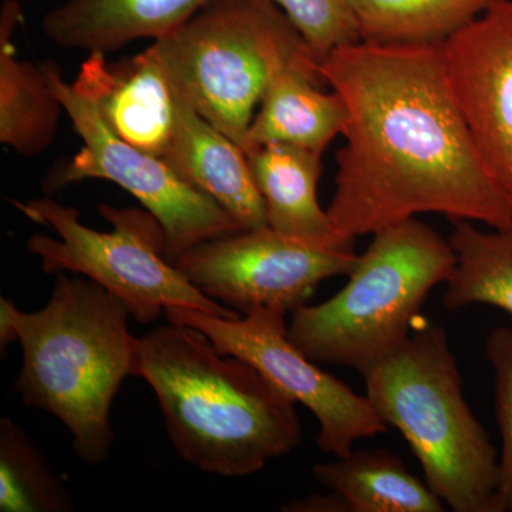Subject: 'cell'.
<instances>
[{
	"instance_id": "obj_18",
	"label": "cell",
	"mask_w": 512,
	"mask_h": 512,
	"mask_svg": "<svg viewBox=\"0 0 512 512\" xmlns=\"http://www.w3.org/2000/svg\"><path fill=\"white\" fill-rule=\"evenodd\" d=\"M313 477L338 494L349 512H443L446 504L392 451L353 450L316 464Z\"/></svg>"
},
{
	"instance_id": "obj_2",
	"label": "cell",
	"mask_w": 512,
	"mask_h": 512,
	"mask_svg": "<svg viewBox=\"0 0 512 512\" xmlns=\"http://www.w3.org/2000/svg\"><path fill=\"white\" fill-rule=\"evenodd\" d=\"M134 376L156 393L178 456L204 473L252 476L301 441L291 397L191 326L168 322L138 338Z\"/></svg>"
},
{
	"instance_id": "obj_14",
	"label": "cell",
	"mask_w": 512,
	"mask_h": 512,
	"mask_svg": "<svg viewBox=\"0 0 512 512\" xmlns=\"http://www.w3.org/2000/svg\"><path fill=\"white\" fill-rule=\"evenodd\" d=\"M214 0H66L42 29L63 49L111 52L141 39H164Z\"/></svg>"
},
{
	"instance_id": "obj_11",
	"label": "cell",
	"mask_w": 512,
	"mask_h": 512,
	"mask_svg": "<svg viewBox=\"0 0 512 512\" xmlns=\"http://www.w3.org/2000/svg\"><path fill=\"white\" fill-rule=\"evenodd\" d=\"M451 94L488 170L512 201V0L441 43Z\"/></svg>"
},
{
	"instance_id": "obj_8",
	"label": "cell",
	"mask_w": 512,
	"mask_h": 512,
	"mask_svg": "<svg viewBox=\"0 0 512 512\" xmlns=\"http://www.w3.org/2000/svg\"><path fill=\"white\" fill-rule=\"evenodd\" d=\"M42 67L83 141L82 150L72 160L47 175V192L84 180L119 185L160 222L167 241V259L173 264L178 256L202 242L244 231L220 204L181 180L163 158L114 136L92 104L63 79L55 63L43 62Z\"/></svg>"
},
{
	"instance_id": "obj_24",
	"label": "cell",
	"mask_w": 512,
	"mask_h": 512,
	"mask_svg": "<svg viewBox=\"0 0 512 512\" xmlns=\"http://www.w3.org/2000/svg\"><path fill=\"white\" fill-rule=\"evenodd\" d=\"M282 511L289 512H349L345 501L338 494L311 495L305 500L292 501L282 507Z\"/></svg>"
},
{
	"instance_id": "obj_23",
	"label": "cell",
	"mask_w": 512,
	"mask_h": 512,
	"mask_svg": "<svg viewBox=\"0 0 512 512\" xmlns=\"http://www.w3.org/2000/svg\"><path fill=\"white\" fill-rule=\"evenodd\" d=\"M284 10L322 62L336 47L357 42L355 20L346 0H272Z\"/></svg>"
},
{
	"instance_id": "obj_21",
	"label": "cell",
	"mask_w": 512,
	"mask_h": 512,
	"mask_svg": "<svg viewBox=\"0 0 512 512\" xmlns=\"http://www.w3.org/2000/svg\"><path fill=\"white\" fill-rule=\"evenodd\" d=\"M72 495L28 434L9 417L0 419V511L66 512Z\"/></svg>"
},
{
	"instance_id": "obj_3",
	"label": "cell",
	"mask_w": 512,
	"mask_h": 512,
	"mask_svg": "<svg viewBox=\"0 0 512 512\" xmlns=\"http://www.w3.org/2000/svg\"><path fill=\"white\" fill-rule=\"evenodd\" d=\"M126 303L86 276L59 272L49 302L36 312L0 299V346L19 342L23 366L15 389L29 407L66 426L84 463L109 457L111 404L136 369L138 338Z\"/></svg>"
},
{
	"instance_id": "obj_17",
	"label": "cell",
	"mask_w": 512,
	"mask_h": 512,
	"mask_svg": "<svg viewBox=\"0 0 512 512\" xmlns=\"http://www.w3.org/2000/svg\"><path fill=\"white\" fill-rule=\"evenodd\" d=\"M23 19L19 0L0 10V143L23 157L45 153L64 111L42 63L19 59L13 35Z\"/></svg>"
},
{
	"instance_id": "obj_5",
	"label": "cell",
	"mask_w": 512,
	"mask_h": 512,
	"mask_svg": "<svg viewBox=\"0 0 512 512\" xmlns=\"http://www.w3.org/2000/svg\"><path fill=\"white\" fill-rule=\"evenodd\" d=\"M456 265L450 241L410 218L373 234V241L335 296L292 313L289 338L313 362L365 375L397 352L427 296L446 285Z\"/></svg>"
},
{
	"instance_id": "obj_13",
	"label": "cell",
	"mask_w": 512,
	"mask_h": 512,
	"mask_svg": "<svg viewBox=\"0 0 512 512\" xmlns=\"http://www.w3.org/2000/svg\"><path fill=\"white\" fill-rule=\"evenodd\" d=\"M174 93L177 119L161 158L181 180L220 204L244 231L268 227L247 153Z\"/></svg>"
},
{
	"instance_id": "obj_15",
	"label": "cell",
	"mask_w": 512,
	"mask_h": 512,
	"mask_svg": "<svg viewBox=\"0 0 512 512\" xmlns=\"http://www.w3.org/2000/svg\"><path fill=\"white\" fill-rule=\"evenodd\" d=\"M261 192L268 227L284 237L322 248L355 247L340 235L319 204L322 154L291 144L271 143L247 154Z\"/></svg>"
},
{
	"instance_id": "obj_19",
	"label": "cell",
	"mask_w": 512,
	"mask_h": 512,
	"mask_svg": "<svg viewBox=\"0 0 512 512\" xmlns=\"http://www.w3.org/2000/svg\"><path fill=\"white\" fill-rule=\"evenodd\" d=\"M359 40L440 45L501 0H346Z\"/></svg>"
},
{
	"instance_id": "obj_9",
	"label": "cell",
	"mask_w": 512,
	"mask_h": 512,
	"mask_svg": "<svg viewBox=\"0 0 512 512\" xmlns=\"http://www.w3.org/2000/svg\"><path fill=\"white\" fill-rule=\"evenodd\" d=\"M168 322L201 330L222 353L245 360L316 417L319 450L349 456L359 440L386 433L366 394L316 366L289 338L285 313L256 308L239 318H221L187 308H167Z\"/></svg>"
},
{
	"instance_id": "obj_20",
	"label": "cell",
	"mask_w": 512,
	"mask_h": 512,
	"mask_svg": "<svg viewBox=\"0 0 512 512\" xmlns=\"http://www.w3.org/2000/svg\"><path fill=\"white\" fill-rule=\"evenodd\" d=\"M451 222L448 241L456 252V265L446 282L444 308L490 305L512 316V222L491 231H481L473 221Z\"/></svg>"
},
{
	"instance_id": "obj_7",
	"label": "cell",
	"mask_w": 512,
	"mask_h": 512,
	"mask_svg": "<svg viewBox=\"0 0 512 512\" xmlns=\"http://www.w3.org/2000/svg\"><path fill=\"white\" fill-rule=\"evenodd\" d=\"M30 221L52 229L57 238L36 234L26 248L46 274L69 272L92 279L126 303L137 322L151 323L167 308H187L221 318L239 313L208 298L167 259L160 222L146 208L99 205L113 231L101 232L80 221L74 207L52 198L10 201Z\"/></svg>"
},
{
	"instance_id": "obj_1",
	"label": "cell",
	"mask_w": 512,
	"mask_h": 512,
	"mask_svg": "<svg viewBox=\"0 0 512 512\" xmlns=\"http://www.w3.org/2000/svg\"><path fill=\"white\" fill-rule=\"evenodd\" d=\"M323 82L348 106L328 208L340 235H373L420 214L512 222V201L485 165L458 110L440 45L336 47Z\"/></svg>"
},
{
	"instance_id": "obj_6",
	"label": "cell",
	"mask_w": 512,
	"mask_h": 512,
	"mask_svg": "<svg viewBox=\"0 0 512 512\" xmlns=\"http://www.w3.org/2000/svg\"><path fill=\"white\" fill-rule=\"evenodd\" d=\"M154 45L175 92L241 148L279 73L301 67L322 76L311 46L272 0H214Z\"/></svg>"
},
{
	"instance_id": "obj_10",
	"label": "cell",
	"mask_w": 512,
	"mask_h": 512,
	"mask_svg": "<svg viewBox=\"0 0 512 512\" xmlns=\"http://www.w3.org/2000/svg\"><path fill=\"white\" fill-rule=\"evenodd\" d=\"M357 259L355 247H315L262 227L202 242L174 265L204 295L234 311L286 315L306 305L326 279L349 276Z\"/></svg>"
},
{
	"instance_id": "obj_4",
	"label": "cell",
	"mask_w": 512,
	"mask_h": 512,
	"mask_svg": "<svg viewBox=\"0 0 512 512\" xmlns=\"http://www.w3.org/2000/svg\"><path fill=\"white\" fill-rule=\"evenodd\" d=\"M363 377L373 409L403 434L446 507L497 512V450L464 397L446 330L430 325L412 333Z\"/></svg>"
},
{
	"instance_id": "obj_12",
	"label": "cell",
	"mask_w": 512,
	"mask_h": 512,
	"mask_svg": "<svg viewBox=\"0 0 512 512\" xmlns=\"http://www.w3.org/2000/svg\"><path fill=\"white\" fill-rule=\"evenodd\" d=\"M106 56L89 53L73 89L92 104L114 136L163 157L173 137L177 101L157 46L116 63Z\"/></svg>"
},
{
	"instance_id": "obj_16",
	"label": "cell",
	"mask_w": 512,
	"mask_h": 512,
	"mask_svg": "<svg viewBox=\"0 0 512 512\" xmlns=\"http://www.w3.org/2000/svg\"><path fill=\"white\" fill-rule=\"evenodd\" d=\"M323 77L291 67L269 84L245 137L249 154L265 144L282 143L323 154L342 136L348 124V106L338 92L319 89Z\"/></svg>"
},
{
	"instance_id": "obj_22",
	"label": "cell",
	"mask_w": 512,
	"mask_h": 512,
	"mask_svg": "<svg viewBox=\"0 0 512 512\" xmlns=\"http://www.w3.org/2000/svg\"><path fill=\"white\" fill-rule=\"evenodd\" d=\"M485 356L494 372V410L501 433L497 512H512V329L498 326L488 335Z\"/></svg>"
}]
</instances>
